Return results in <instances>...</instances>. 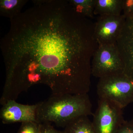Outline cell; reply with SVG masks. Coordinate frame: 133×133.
Segmentation results:
<instances>
[{
  "instance_id": "obj_1",
  "label": "cell",
  "mask_w": 133,
  "mask_h": 133,
  "mask_svg": "<svg viewBox=\"0 0 133 133\" xmlns=\"http://www.w3.org/2000/svg\"><path fill=\"white\" fill-rule=\"evenodd\" d=\"M32 1L34 6L10 20L1 41L6 69L2 105L38 84L48 86L52 95L87 94L90 88L98 46L94 23L68 1Z\"/></svg>"
},
{
  "instance_id": "obj_2",
  "label": "cell",
  "mask_w": 133,
  "mask_h": 133,
  "mask_svg": "<svg viewBox=\"0 0 133 133\" xmlns=\"http://www.w3.org/2000/svg\"><path fill=\"white\" fill-rule=\"evenodd\" d=\"M92 105L88 94L51 95L37 103V120L64 127L74 119L92 114Z\"/></svg>"
},
{
  "instance_id": "obj_3",
  "label": "cell",
  "mask_w": 133,
  "mask_h": 133,
  "mask_svg": "<svg viewBox=\"0 0 133 133\" xmlns=\"http://www.w3.org/2000/svg\"><path fill=\"white\" fill-rule=\"evenodd\" d=\"M97 92L99 99L111 101L123 109L133 103V79L124 73L100 78Z\"/></svg>"
},
{
  "instance_id": "obj_4",
  "label": "cell",
  "mask_w": 133,
  "mask_h": 133,
  "mask_svg": "<svg viewBox=\"0 0 133 133\" xmlns=\"http://www.w3.org/2000/svg\"><path fill=\"white\" fill-rule=\"evenodd\" d=\"M124 73V63L116 43L98 45L92 60V75L100 79Z\"/></svg>"
},
{
  "instance_id": "obj_5",
  "label": "cell",
  "mask_w": 133,
  "mask_h": 133,
  "mask_svg": "<svg viewBox=\"0 0 133 133\" xmlns=\"http://www.w3.org/2000/svg\"><path fill=\"white\" fill-rule=\"evenodd\" d=\"M122 109L111 101L99 99L92 121L97 133H115L125 121Z\"/></svg>"
},
{
  "instance_id": "obj_6",
  "label": "cell",
  "mask_w": 133,
  "mask_h": 133,
  "mask_svg": "<svg viewBox=\"0 0 133 133\" xmlns=\"http://www.w3.org/2000/svg\"><path fill=\"white\" fill-rule=\"evenodd\" d=\"M125 21L122 14L99 16L94 25V37L98 45L116 43Z\"/></svg>"
},
{
  "instance_id": "obj_7",
  "label": "cell",
  "mask_w": 133,
  "mask_h": 133,
  "mask_svg": "<svg viewBox=\"0 0 133 133\" xmlns=\"http://www.w3.org/2000/svg\"><path fill=\"white\" fill-rule=\"evenodd\" d=\"M37 104H22L16 100H9L2 105L0 111V118L4 124L37 121Z\"/></svg>"
},
{
  "instance_id": "obj_8",
  "label": "cell",
  "mask_w": 133,
  "mask_h": 133,
  "mask_svg": "<svg viewBox=\"0 0 133 133\" xmlns=\"http://www.w3.org/2000/svg\"><path fill=\"white\" fill-rule=\"evenodd\" d=\"M116 45L124 66V74L133 79V17L126 19Z\"/></svg>"
},
{
  "instance_id": "obj_9",
  "label": "cell",
  "mask_w": 133,
  "mask_h": 133,
  "mask_svg": "<svg viewBox=\"0 0 133 133\" xmlns=\"http://www.w3.org/2000/svg\"><path fill=\"white\" fill-rule=\"evenodd\" d=\"M123 0H95L94 15L119 16L122 12Z\"/></svg>"
},
{
  "instance_id": "obj_10",
  "label": "cell",
  "mask_w": 133,
  "mask_h": 133,
  "mask_svg": "<svg viewBox=\"0 0 133 133\" xmlns=\"http://www.w3.org/2000/svg\"><path fill=\"white\" fill-rule=\"evenodd\" d=\"M64 133H97L88 116H82L70 122L65 128Z\"/></svg>"
},
{
  "instance_id": "obj_11",
  "label": "cell",
  "mask_w": 133,
  "mask_h": 133,
  "mask_svg": "<svg viewBox=\"0 0 133 133\" xmlns=\"http://www.w3.org/2000/svg\"><path fill=\"white\" fill-rule=\"evenodd\" d=\"M28 2V0H1V16L12 20L21 13L22 9Z\"/></svg>"
},
{
  "instance_id": "obj_12",
  "label": "cell",
  "mask_w": 133,
  "mask_h": 133,
  "mask_svg": "<svg viewBox=\"0 0 133 133\" xmlns=\"http://www.w3.org/2000/svg\"><path fill=\"white\" fill-rule=\"evenodd\" d=\"M68 1L77 13L89 19L93 18L95 0H69Z\"/></svg>"
},
{
  "instance_id": "obj_13",
  "label": "cell",
  "mask_w": 133,
  "mask_h": 133,
  "mask_svg": "<svg viewBox=\"0 0 133 133\" xmlns=\"http://www.w3.org/2000/svg\"><path fill=\"white\" fill-rule=\"evenodd\" d=\"M42 123L38 121H29L22 123L17 133H41Z\"/></svg>"
},
{
  "instance_id": "obj_14",
  "label": "cell",
  "mask_w": 133,
  "mask_h": 133,
  "mask_svg": "<svg viewBox=\"0 0 133 133\" xmlns=\"http://www.w3.org/2000/svg\"><path fill=\"white\" fill-rule=\"evenodd\" d=\"M122 15L126 19L133 17V0H123Z\"/></svg>"
},
{
  "instance_id": "obj_15",
  "label": "cell",
  "mask_w": 133,
  "mask_h": 133,
  "mask_svg": "<svg viewBox=\"0 0 133 133\" xmlns=\"http://www.w3.org/2000/svg\"><path fill=\"white\" fill-rule=\"evenodd\" d=\"M115 133H133V121L125 120Z\"/></svg>"
},
{
  "instance_id": "obj_16",
  "label": "cell",
  "mask_w": 133,
  "mask_h": 133,
  "mask_svg": "<svg viewBox=\"0 0 133 133\" xmlns=\"http://www.w3.org/2000/svg\"><path fill=\"white\" fill-rule=\"evenodd\" d=\"M41 133H64V132L57 130L50 123H42Z\"/></svg>"
}]
</instances>
